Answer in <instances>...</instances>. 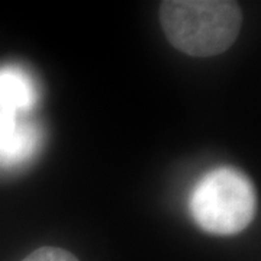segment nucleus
I'll list each match as a JSON object with an SVG mask.
<instances>
[{"instance_id":"nucleus-6","label":"nucleus","mask_w":261,"mask_h":261,"mask_svg":"<svg viewBox=\"0 0 261 261\" xmlns=\"http://www.w3.org/2000/svg\"><path fill=\"white\" fill-rule=\"evenodd\" d=\"M22 261H79L74 254L63 248L56 247H42L31 252L27 258Z\"/></svg>"},{"instance_id":"nucleus-1","label":"nucleus","mask_w":261,"mask_h":261,"mask_svg":"<svg viewBox=\"0 0 261 261\" xmlns=\"http://www.w3.org/2000/svg\"><path fill=\"white\" fill-rule=\"evenodd\" d=\"M160 22L170 44L190 57H214L232 47L243 27V12L229 0H167Z\"/></svg>"},{"instance_id":"nucleus-4","label":"nucleus","mask_w":261,"mask_h":261,"mask_svg":"<svg viewBox=\"0 0 261 261\" xmlns=\"http://www.w3.org/2000/svg\"><path fill=\"white\" fill-rule=\"evenodd\" d=\"M41 144H42L41 126L35 122L20 119L15 138L12 140L6 151L0 155V166L16 167L20 164H25L27 161L34 159Z\"/></svg>"},{"instance_id":"nucleus-5","label":"nucleus","mask_w":261,"mask_h":261,"mask_svg":"<svg viewBox=\"0 0 261 261\" xmlns=\"http://www.w3.org/2000/svg\"><path fill=\"white\" fill-rule=\"evenodd\" d=\"M19 115L0 105V155L6 151L19 126Z\"/></svg>"},{"instance_id":"nucleus-2","label":"nucleus","mask_w":261,"mask_h":261,"mask_svg":"<svg viewBox=\"0 0 261 261\" xmlns=\"http://www.w3.org/2000/svg\"><path fill=\"white\" fill-rule=\"evenodd\" d=\"M190 212L196 224L206 232H241L255 218V189L240 170L215 168L196 185L190 197Z\"/></svg>"},{"instance_id":"nucleus-3","label":"nucleus","mask_w":261,"mask_h":261,"mask_svg":"<svg viewBox=\"0 0 261 261\" xmlns=\"http://www.w3.org/2000/svg\"><path fill=\"white\" fill-rule=\"evenodd\" d=\"M38 102V89L27 70L18 65L0 67V105L12 112L25 113Z\"/></svg>"}]
</instances>
